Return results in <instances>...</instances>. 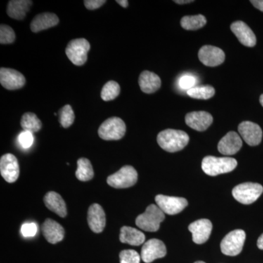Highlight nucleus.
I'll return each mask as SVG.
<instances>
[{
  "label": "nucleus",
  "mask_w": 263,
  "mask_h": 263,
  "mask_svg": "<svg viewBox=\"0 0 263 263\" xmlns=\"http://www.w3.org/2000/svg\"><path fill=\"white\" fill-rule=\"evenodd\" d=\"M250 3L255 7L257 9L263 12V0H252Z\"/></svg>",
  "instance_id": "nucleus-38"
},
{
  "label": "nucleus",
  "mask_w": 263,
  "mask_h": 263,
  "mask_svg": "<svg viewBox=\"0 0 263 263\" xmlns=\"http://www.w3.org/2000/svg\"><path fill=\"white\" fill-rule=\"evenodd\" d=\"M257 247L261 250H263V234L261 235L257 240Z\"/></svg>",
  "instance_id": "nucleus-40"
},
{
  "label": "nucleus",
  "mask_w": 263,
  "mask_h": 263,
  "mask_svg": "<svg viewBox=\"0 0 263 263\" xmlns=\"http://www.w3.org/2000/svg\"><path fill=\"white\" fill-rule=\"evenodd\" d=\"M37 226L35 223H25L21 228V233L25 238L34 237L37 234Z\"/></svg>",
  "instance_id": "nucleus-36"
},
{
  "label": "nucleus",
  "mask_w": 263,
  "mask_h": 263,
  "mask_svg": "<svg viewBox=\"0 0 263 263\" xmlns=\"http://www.w3.org/2000/svg\"><path fill=\"white\" fill-rule=\"evenodd\" d=\"M0 83L6 89L16 90L23 87L26 84V79L18 71L2 67L0 69Z\"/></svg>",
  "instance_id": "nucleus-13"
},
{
  "label": "nucleus",
  "mask_w": 263,
  "mask_h": 263,
  "mask_svg": "<svg viewBox=\"0 0 263 263\" xmlns=\"http://www.w3.org/2000/svg\"><path fill=\"white\" fill-rule=\"evenodd\" d=\"M185 122L189 127L195 130L202 132L206 130L213 122V117L205 111L191 112L186 114Z\"/></svg>",
  "instance_id": "nucleus-19"
},
{
  "label": "nucleus",
  "mask_w": 263,
  "mask_h": 263,
  "mask_svg": "<svg viewBox=\"0 0 263 263\" xmlns=\"http://www.w3.org/2000/svg\"><path fill=\"white\" fill-rule=\"evenodd\" d=\"M146 237L140 230L131 227L124 226L121 229L119 240L122 243L132 246H140L144 243Z\"/></svg>",
  "instance_id": "nucleus-25"
},
{
  "label": "nucleus",
  "mask_w": 263,
  "mask_h": 263,
  "mask_svg": "<svg viewBox=\"0 0 263 263\" xmlns=\"http://www.w3.org/2000/svg\"><path fill=\"white\" fill-rule=\"evenodd\" d=\"M164 219V212L157 205L152 204L147 207L146 212L136 218V224L145 231L157 232Z\"/></svg>",
  "instance_id": "nucleus-3"
},
{
  "label": "nucleus",
  "mask_w": 263,
  "mask_h": 263,
  "mask_svg": "<svg viewBox=\"0 0 263 263\" xmlns=\"http://www.w3.org/2000/svg\"><path fill=\"white\" fill-rule=\"evenodd\" d=\"M167 254L165 245L162 240L151 239L146 242L142 247L141 259L143 262L151 263L155 259L162 258Z\"/></svg>",
  "instance_id": "nucleus-10"
},
{
  "label": "nucleus",
  "mask_w": 263,
  "mask_h": 263,
  "mask_svg": "<svg viewBox=\"0 0 263 263\" xmlns=\"http://www.w3.org/2000/svg\"><path fill=\"white\" fill-rule=\"evenodd\" d=\"M44 202L46 207L57 215L61 217H65L67 216V206L65 200L58 193L49 192L44 197Z\"/></svg>",
  "instance_id": "nucleus-24"
},
{
  "label": "nucleus",
  "mask_w": 263,
  "mask_h": 263,
  "mask_svg": "<svg viewBox=\"0 0 263 263\" xmlns=\"http://www.w3.org/2000/svg\"><path fill=\"white\" fill-rule=\"evenodd\" d=\"M157 206L160 208L164 214L176 215L182 212L188 205V201L183 197L166 196L158 195L155 197Z\"/></svg>",
  "instance_id": "nucleus-9"
},
{
  "label": "nucleus",
  "mask_w": 263,
  "mask_h": 263,
  "mask_svg": "<svg viewBox=\"0 0 263 263\" xmlns=\"http://www.w3.org/2000/svg\"><path fill=\"white\" fill-rule=\"evenodd\" d=\"M75 121V114L70 105H66L60 110V122L64 128L70 127Z\"/></svg>",
  "instance_id": "nucleus-31"
},
{
  "label": "nucleus",
  "mask_w": 263,
  "mask_h": 263,
  "mask_svg": "<svg viewBox=\"0 0 263 263\" xmlns=\"http://www.w3.org/2000/svg\"><path fill=\"white\" fill-rule=\"evenodd\" d=\"M30 0H11L8 3L7 13L10 18L15 20H23L30 10L32 5Z\"/></svg>",
  "instance_id": "nucleus-23"
},
{
  "label": "nucleus",
  "mask_w": 263,
  "mask_h": 263,
  "mask_svg": "<svg viewBox=\"0 0 263 263\" xmlns=\"http://www.w3.org/2000/svg\"><path fill=\"white\" fill-rule=\"evenodd\" d=\"M60 22V19L54 13H43L36 15L30 24L33 32L37 33L55 27Z\"/></svg>",
  "instance_id": "nucleus-21"
},
{
  "label": "nucleus",
  "mask_w": 263,
  "mask_h": 263,
  "mask_svg": "<svg viewBox=\"0 0 263 263\" xmlns=\"http://www.w3.org/2000/svg\"><path fill=\"white\" fill-rule=\"evenodd\" d=\"M207 23L206 18L204 15H186L181 20V25L186 30H197L203 27Z\"/></svg>",
  "instance_id": "nucleus-28"
},
{
  "label": "nucleus",
  "mask_w": 263,
  "mask_h": 263,
  "mask_svg": "<svg viewBox=\"0 0 263 263\" xmlns=\"http://www.w3.org/2000/svg\"><path fill=\"white\" fill-rule=\"evenodd\" d=\"M42 232L47 241L52 245L62 241L65 236L63 227L51 219H47L44 221L42 226Z\"/></svg>",
  "instance_id": "nucleus-20"
},
{
  "label": "nucleus",
  "mask_w": 263,
  "mask_h": 263,
  "mask_svg": "<svg viewBox=\"0 0 263 263\" xmlns=\"http://www.w3.org/2000/svg\"><path fill=\"white\" fill-rule=\"evenodd\" d=\"M238 132L240 136L249 146H257L262 141V129L255 123L249 121L240 123L238 126Z\"/></svg>",
  "instance_id": "nucleus-12"
},
{
  "label": "nucleus",
  "mask_w": 263,
  "mask_h": 263,
  "mask_svg": "<svg viewBox=\"0 0 263 263\" xmlns=\"http://www.w3.org/2000/svg\"><path fill=\"white\" fill-rule=\"evenodd\" d=\"M259 102H260V104L263 107V94L261 95L260 98H259Z\"/></svg>",
  "instance_id": "nucleus-42"
},
{
  "label": "nucleus",
  "mask_w": 263,
  "mask_h": 263,
  "mask_svg": "<svg viewBox=\"0 0 263 263\" xmlns=\"http://www.w3.org/2000/svg\"><path fill=\"white\" fill-rule=\"evenodd\" d=\"M195 263H205V262H202V261H197V262H195Z\"/></svg>",
  "instance_id": "nucleus-43"
},
{
  "label": "nucleus",
  "mask_w": 263,
  "mask_h": 263,
  "mask_svg": "<svg viewBox=\"0 0 263 263\" xmlns=\"http://www.w3.org/2000/svg\"><path fill=\"white\" fill-rule=\"evenodd\" d=\"M200 61L208 67L221 65L226 60L224 52L221 48L213 46H204L198 52Z\"/></svg>",
  "instance_id": "nucleus-14"
},
{
  "label": "nucleus",
  "mask_w": 263,
  "mask_h": 263,
  "mask_svg": "<svg viewBox=\"0 0 263 263\" xmlns=\"http://www.w3.org/2000/svg\"><path fill=\"white\" fill-rule=\"evenodd\" d=\"M87 220L90 229L94 233H100L103 231L106 224V218L101 205L95 203L89 207Z\"/></svg>",
  "instance_id": "nucleus-18"
},
{
  "label": "nucleus",
  "mask_w": 263,
  "mask_h": 263,
  "mask_svg": "<svg viewBox=\"0 0 263 263\" xmlns=\"http://www.w3.org/2000/svg\"><path fill=\"white\" fill-rule=\"evenodd\" d=\"M246 240V233L243 230H235L230 232L221 242V250L228 256L238 255L243 249Z\"/></svg>",
  "instance_id": "nucleus-8"
},
{
  "label": "nucleus",
  "mask_w": 263,
  "mask_h": 263,
  "mask_svg": "<svg viewBox=\"0 0 263 263\" xmlns=\"http://www.w3.org/2000/svg\"><path fill=\"white\" fill-rule=\"evenodd\" d=\"M212 221L206 219H199L191 223L189 230L193 234V240L197 245H202L206 242L212 231Z\"/></svg>",
  "instance_id": "nucleus-15"
},
{
  "label": "nucleus",
  "mask_w": 263,
  "mask_h": 263,
  "mask_svg": "<svg viewBox=\"0 0 263 263\" xmlns=\"http://www.w3.org/2000/svg\"><path fill=\"white\" fill-rule=\"evenodd\" d=\"M196 79L193 76L184 75L179 79V86L181 89L190 90L195 87L196 84Z\"/></svg>",
  "instance_id": "nucleus-35"
},
{
  "label": "nucleus",
  "mask_w": 263,
  "mask_h": 263,
  "mask_svg": "<svg viewBox=\"0 0 263 263\" xmlns=\"http://www.w3.org/2000/svg\"><path fill=\"white\" fill-rule=\"evenodd\" d=\"M121 88L119 84L114 81H110L104 85L101 91V98L104 101H111L120 94Z\"/></svg>",
  "instance_id": "nucleus-30"
},
{
  "label": "nucleus",
  "mask_w": 263,
  "mask_h": 263,
  "mask_svg": "<svg viewBox=\"0 0 263 263\" xmlns=\"http://www.w3.org/2000/svg\"><path fill=\"white\" fill-rule=\"evenodd\" d=\"M78 168L76 176L79 181H88L94 177V170L90 161L86 158H81L78 160Z\"/></svg>",
  "instance_id": "nucleus-26"
},
{
  "label": "nucleus",
  "mask_w": 263,
  "mask_h": 263,
  "mask_svg": "<svg viewBox=\"0 0 263 263\" xmlns=\"http://www.w3.org/2000/svg\"><path fill=\"white\" fill-rule=\"evenodd\" d=\"M230 29L242 45L247 47H254L255 46L257 43L255 34L245 22L237 21L231 24Z\"/></svg>",
  "instance_id": "nucleus-16"
},
{
  "label": "nucleus",
  "mask_w": 263,
  "mask_h": 263,
  "mask_svg": "<svg viewBox=\"0 0 263 263\" xmlns=\"http://www.w3.org/2000/svg\"><path fill=\"white\" fill-rule=\"evenodd\" d=\"M238 165V162L231 157H216L207 156L202 161V169L211 176L231 172Z\"/></svg>",
  "instance_id": "nucleus-2"
},
{
  "label": "nucleus",
  "mask_w": 263,
  "mask_h": 263,
  "mask_svg": "<svg viewBox=\"0 0 263 263\" xmlns=\"http://www.w3.org/2000/svg\"><path fill=\"white\" fill-rule=\"evenodd\" d=\"M21 126L24 131L37 133L42 128V122L34 113L24 114L21 120Z\"/></svg>",
  "instance_id": "nucleus-27"
},
{
  "label": "nucleus",
  "mask_w": 263,
  "mask_h": 263,
  "mask_svg": "<svg viewBox=\"0 0 263 263\" xmlns=\"http://www.w3.org/2000/svg\"><path fill=\"white\" fill-rule=\"evenodd\" d=\"M186 93L192 98L209 100L215 95V89L211 86H195L188 90Z\"/></svg>",
  "instance_id": "nucleus-29"
},
{
  "label": "nucleus",
  "mask_w": 263,
  "mask_h": 263,
  "mask_svg": "<svg viewBox=\"0 0 263 263\" xmlns=\"http://www.w3.org/2000/svg\"><path fill=\"white\" fill-rule=\"evenodd\" d=\"M18 141L22 148H29L32 146L34 141V136L30 132L24 130L19 135Z\"/></svg>",
  "instance_id": "nucleus-34"
},
{
  "label": "nucleus",
  "mask_w": 263,
  "mask_h": 263,
  "mask_svg": "<svg viewBox=\"0 0 263 263\" xmlns=\"http://www.w3.org/2000/svg\"><path fill=\"white\" fill-rule=\"evenodd\" d=\"M194 1L193 0H176V1H174V3H177V4L179 5H183V4H187V3H193Z\"/></svg>",
  "instance_id": "nucleus-41"
},
{
  "label": "nucleus",
  "mask_w": 263,
  "mask_h": 263,
  "mask_svg": "<svg viewBox=\"0 0 263 263\" xmlns=\"http://www.w3.org/2000/svg\"><path fill=\"white\" fill-rule=\"evenodd\" d=\"M116 2L124 8H127L128 5H129V2L127 0H117Z\"/></svg>",
  "instance_id": "nucleus-39"
},
{
  "label": "nucleus",
  "mask_w": 263,
  "mask_h": 263,
  "mask_svg": "<svg viewBox=\"0 0 263 263\" xmlns=\"http://www.w3.org/2000/svg\"><path fill=\"white\" fill-rule=\"evenodd\" d=\"M138 177L136 170L132 166L126 165L115 174L108 176L107 183L116 189L129 188L136 184Z\"/></svg>",
  "instance_id": "nucleus-7"
},
{
  "label": "nucleus",
  "mask_w": 263,
  "mask_h": 263,
  "mask_svg": "<svg viewBox=\"0 0 263 263\" xmlns=\"http://www.w3.org/2000/svg\"><path fill=\"white\" fill-rule=\"evenodd\" d=\"M138 83L141 91L146 94L156 92L160 89L162 84L160 78L157 74L147 70L141 72Z\"/></svg>",
  "instance_id": "nucleus-22"
},
{
  "label": "nucleus",
  "mask_w": 263,
  "mask_h": 263,
  "mask_svg": "<svg viewBox=\"0 0 263 263\" xmlns=\"http://www.w3.org/2000/svg\"><path fill=\"white\" fill-rule=\"evenodd\" d=\"M85 7L88 10H93L98 9L106 3L105 0H86L84 2Z\"/></svg>",
  "instance_id": "nucleus-37"
},
{
  "label": "nucleus",
  "mask_w": 263,
  "mask_h": 263,
  "mask_svg": "<svg viewBox=\"0 0 263 263\" xmlns=\"http://www.w3.org/2000/svg\"><path fill=\"white\" fill-rule=\"evenodd\" d=\"M0 172L7 182L13 183L17 181L20 174V169L18 160L14 155L6 154L1 157Z\"/></svg>",
  "instance_id": "nucleus-11"
},
{
  "label": "nucleus",
  "mask_w": 263,
  "mask_h": 263,
  "mask_svg": "<svg viewBox=\"0 0 263 263\" xmlns=\"http://www.w3.org/2000/svg\"><path fill=\"white\" fill-rule=\"evenodd\" d=\"M190 137L185 132L168 129L160 132L157 136V143L166 152L174 153L186 146Z\"/></svg>",
  "instance_id": "nucleus-1"
},
{
  "label": "nucleus",
  "mask_w": 263,
  "mask_h": 263,
  "mask_svg": "<svg viewBox=\"0 0 263 263\" xmlns=\"http://www.w3.org/2000/svg\"><path fill=\"white\" fill-rule=\"evenodd\" d=\"M121 263H140L141 262V256L133 249L123 250L119 254Z\"/></svg>",
  "instance_id": "nucleus-33"
},
{
  "label": "nucleus",
  "mask_w": 263,
  "mask_h": 263,
  "mask_svg": "<svg viewBox=\"0 0 263 263\" xmlns=\"http://www.w3.org/2000/svg\"><path fill=\"white\" fill-rule=\"evenodd\" d=\"M262 193V185L257 183H240L233 190V195L235 200L245 205L253 203Z\"/></svg>",
  "instance_id": "nucleus-6"
},
{
  "label": "nucleus",
  "mask_w": 263,
  "mask_h": 263,
  "mask_svg": "<svg viewBox=\"0 0 263 263\" xmlns=\"http://www.w3.org/2000/svg\"><path fill=\"white\" fill-rule=\"evenodd\" d=\"M89 43L84 38L72 40L67 44L65 53L73 65L82 66L87 61V53L89 51Z\"/></svg>",
  "instance_id": "nucleus-5"
},
{
  "label": "nucleus",
  "mask_w": 263,
  "mask_h": 263,
  "mask_svg": "<svg viewBox=\"0 0 263 263\" xmlns=\"http://www.w3.org/2000/svg\"><path fill=\"white\" fill-rule=\"evenodd\" d=\"M125 123L119 117H111L100 125L98 134L105 141H118L122 139L126 133Z\"/></svg>",
  "instance_id": "nucleus-4"
},
{
  "label": "nucleus",
  "mask_w": 263,
  "mask_h": 263,
  "mask_svg": "<svg viewBox=\"0 0 263 263\" xmlns=\"http://www.w3.org/2000/svg\"><path fill=\"white\" fill-rule=\"evenodd\" d=\"M242 140L235 132H229L221 138L218 144V150L224 155H233L241 148Z\"/></svg>",
  "instance_id": "nucleus-17"
},
{
  "label": "nucleus",
  "mask_w": 263,
  "mask_h": 263,
  "mask_svg": "<svg viewBox=\"0 0 263 263\" xmlns=\"http://www.w3.org/2000/svg\"><path fill=\"white\" fill-rule=\"evenodd\" d=\"M15 34L10 26L2 24L0 26V43L1 44H10L14 42Z\"/></svg>",
  "instance_id": "nucleus-32"
}]
</instances>
